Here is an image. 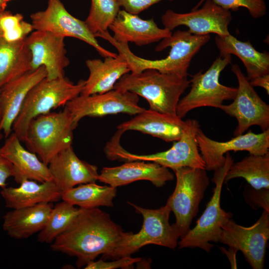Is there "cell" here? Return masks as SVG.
<instances>
[{
    "label": "cell",
    "instance_id": "1",
    "mask_svg": "<svg viewBox=\"0 0 269 269\" xmlns=\"http://www.w3.org/2000/svg\"><path fill=\"white\" fill-rule=\"evenodd\" d=\"M125 232L99 208H81L68 228L51 244L53 251L77 258V267L86 266L99 255L107 258Z\"/></svg>",
    "mask_w": 269,
    "mask_h": 269
},
{
    "label": "cell",
    "instance_id": "2",
    "mask_svg": "<svg viewBox=\"0 0 269 269\" xmlns=\"http://www.w3.org/2000/svg\"><path fill=\"white\" fill-rule=\"evenodd\" d=\"M105 38L126 60L131 73H138L150 69L161 73L187 76L191 60L209 41L210 35H196L188 30L176 31L171 36L162 39L156 46L155 50L157 52L170 47L167 56L158 60H149L136 56L130 49L128 44L118 43L110 34Z\"/></svg>",
    "mask_w": 269,
    "mask_h": 269
},
{
    "label": "cell",
    "instance_id": "3",
    "mask_svg": "<svg viewBox=\"0 0 269 269\" xmlns=\"http://www.w3.org/2000/svg\"><path fill=\"white\" fill-rule=\"evenodd\" d=\"M190 83L187 76L150 69L126 74L117 82L114 89L131 92L144 98L150 110L176 115L180 97Z\"/></svg>",
    "mask_w": 269,
    "mask_h": 269
},
{
    "label": "cell",
    "instance_id": "4",
    "mask_svg": "<svg viewBox=\"0 0 269 269\" xmlns=\"http://www.w3.org/2000/svg\"><path fill=\"white\" fill-rule=\"evenodd\" d=\"M185 123L180 138L173 141L172 146L165 151L151 154H133L121 146V135L116 133L107 142L105 147V154L110 160L153 162L172 170L183 167L205 169L196 140L200 124L195 119H188Z\"/></svg>",
    "mask_w": 269,
    "mask_h": 269
},
{
    "label": "cell",
    "instance_id": "5",
    "mask_svg": "<svg viewBox=\"0 0 269 269\" xmlns=\"http://www.w3.org/2000/svg\"><path fill=\"white\" fill-rule=\"evenodd\" d=\"M85 81L81 79L74 84L65 77L52 80L45 78L34 86L12 125L13 133L19 140H25L28 125L32 119L53 109L65 106L81 94Z\"/></svg>",
    "mask_w": 269,
    "mask_h": 269
},
{
    "label": "cell",
    "instance_id": "6",
    "mask_svg": "<svg viewBox=\"0 0 269 269\" xmlns=\"http://www.w3.org/2000/svg\"><path fill=\"white\" fill-rule=\"evenodd\" d=\"M74 126L65 107L59 112H49L32 119L24 142L29 151L47 165L59 152L72 146Z\"/></svg>",
    "mask_w": 269,
    "mask_h": 269
},
{
    "label": "cell",
    "instance_id": "7",
    "mask_svg": "<svg viewBox=\"0 0 269 269\" xmlns=\"http://www.w3.org/2000/svg\"><path fill=\"white\" fill-rule=\"evenodd\" d=\"M128 203L134 208L136 213L142 215L141 228L136 234L126 232L114 251L107 258L118 259L130 256L149 244L171 249L177 247L179 235L173 224H169V218L171 211L167 205L156 209H150Z\"/></svg>",
    "mask_w": 269,
    "mask_h": 269
},
{
    "label": "cell",
    "instance_id": "8",
    "mask_svg": "<svg viewBox=\"0 0 269 269\" xmlns=\"http://www.w3.org/2000/svg\"><path fill=\"white\" fill-rule=\"evenodd\" d=\"M222 166L214 170L212 181L215 184L213 195L194 228L190 229L177 245L179 249L198 248L207 253L211 252L214 245L218 243L223 226L233 215L221 206V196L226 175L234 159L229 152L225 154Z\"/></svg>",
    "mask_w": 269,
    "mask_h": 269
},
{
    "label": "cell",
    "instance_id": "9",
    "mask_svg": "<svg viewBox=\"0 0 269 269\" xmlns=\"http://www.w3.org/2000/svg\"><path fill=\"white\" fill-rule=\"evenodd\" d=\"M173 171L176 185L166 205L174 214L176 221L173 224L180 239L191 229L209 184V178L205 168L183 167Z\"/></svg>",
    "mask_w": 269,
    "mask_h": 269
},
{
    "label": "cell",
    "instance_id": "10",
    "mask_svg": "<svg viewBox=\"0 0 269 269\" xmlns=\"http://www.w3.org/2000/svg\"><path fill=\"white\" fill-rule=\"evenodd\" d=\"M231 55H220L205 72L201 71L192 76L191 88L189 93L179 100L176 115L184 117L193 109L204 107L220 108L225 101L233 100L237 88L221 84V72L231 63Z\"/></svg>",
    "mask_w": 269,
    "mask_h": 269
},
{
    "label": "cell",
    "instance_id": "11",
    "mask_svg": "<svg viewBox=\"0 0 269 269\" xmlns=\"http://www.w3.org/2000/svg\"><path fill=\"white\" fill-rule=\"evenodd\" d=\"M269 239V212L263 210L252 226L244 227L231 218L223 226L219 242L241 251L253 269H263Z\"/></svg>",
    "mask_w": 269,
    "mask_h": 269
},
{
    "label": "cell",
    "instance_id": "12",
    "mask_svg": "<svg viewBox=\"0 0 269 269\" xmlns=\"http://www.w3.org/2000/svg\"><path fill=\"white\" fill-rule=\"evenodd\" d=\"M34 30H44L55 35L81 40L93 47L102 57L117 56L101 46L85 21L71 15L61 0H48L46 8L30 15Z\"/></svg>",
    "mask_w": 269,
    "mask_h": 269
},
{
    "label": "cell",
    "instance_id": "13",
    "mask_svg": "<svg viewBox=\"0 0 269 269\" xmlns=\"http://www.w3.org/2000/svg\"><path fill=\"white\" fill-rule=\"evenodd\" d=\"M231 71L238 80L237 92L232 103L223 104L219 109L237 119L234 136L244 134L253 126L260 127L262 131L269 129V105L259 96L237 64L232 65Z\"/></svg>",
    "mask_w": 269,
    "mask_h": 269
},
{
    "label": "cell",
    "instance_id": "14",
    "mask_svg": "<svg viewBox=\"0 0 269 269\" xmlns=\"http://www.w3.org/2000/svg\"><path fill=\"white\" fill-rule=\"evenodd\" d=\"M138 96L129 91L113 89L88 96L79 95L65 107L69 112L74 126L85 117H103L125 113L136 115L145 109L138 105Z\"/></svg>",
    "mask_w": 269,
    "mask_h": 269
},
{
    "label": "cell",
    "instance_id": "15",
    "mask_svg": "<svg viewBox=\"0 0 269 269\" xmlns=\"http://www.w3.org/2000/svg\"><path fill=\"white\" fill-rule=\"evenodd\" d=\"M196 140L206 170H215L223 165L225 154L231 151H247L250 154L263 155L269 152V129L255 134L251 130L226 141L209 138L200 128Z\"/></svg>",
    "mask_w": 269,
    "mask_h": 269
},
{
    "label": "cell",
    "instance_id": "16",
    "mask_svg": "<svg viewBox=\"0 0 269 269\" xmlns=\"http://www.w3.org/2000/svg\"><path fill=\"white\" fill-rule=\"evenodd\" d=\"M232 20L231 11L216 4L212 0H206L199 9L187 13H177L168 9L161 16L164 28L172 31L184 25L188 31L196 35L215 33L218 36L230 34L229 26Z\"/></svg>",
    "mask_w": 269,
    "mask_h": 269
},
{
    "label": "cell",
    "instance_id": "17",
    "mask_svg": "<svg viewBox=\"0 0 269 269\" xmlns=\"http://www.w3.org/2000/svg\"><path fill=\"white\" fill-rule=\"evenodd\" d=\"M64 38L44 30L31 32L25 38L31 53V71L43 66L47 72V79L64 77V69L70 64L66 56Z\"/></svg>",
    "mask_w": 269,
    "mask_h": 269
},
{
    "label": "cell",
    "instance_id": "18",
    "mask_svg": "<svg viewBox=\"0 0 269 269\" xmlns=\"http://www.w3.org/2000/svg\"><path fill=\"white\" fill-rule=\"evenodd\" d=\"M46 77L45 68L42 66L0 88V132H2L6 138L11 134L13 123L29 91Z\"/></svg>",
    "mask_w": 269,
    "mask_h": 269
},
{
    "label": "cell",
    "instance_id": "19",
    "mask_svg": "<svg viewBox=\"0 0 269 269\" xmlns=\"http://www.w3.org/2000/svg\"><path fill=\"white\" fill-rule=\"evenodd\" d=\"M173 179L168 168L153 162L135 160L118 166L103 167L98 180L116 188L138 180H148L156 187H161Z\"/></svg>",
    "mask_w": 269,
    "mask_h": 269
},
{
    "label": "cell",
    "instance_id": "20",
    "mask_svg": "<svg viewBox=\"0 0 269 269\" xmlns=\"http://www.w3.org/2000/svg\"><path fill=\"white\" fill-rule=\"evenodd\" d=\"M52 181L63 192L81 184L96 182L98 167L80 159L70 146L56 154L48 164Z\"/></svg>",
    "mask_w": 269,
    "mask_h": 269
},
{
    "label": "cell",
    "instance_id": "21",
    "mask_svg": "<svg viewBox=\"0 0 269 269\" xmlns=\"http://www.w3.org/2000/svg\"><path fill=\"white\" fill-rule=\"evenodd\" d=\"M109 28L118 43L132 42L139 46L158 42L172 34L171 30L159 28L153 18L143 19L124 9L119 11Z\"/></svg>",
    "mask_w": 269,
    "mask_h": 269
},
{
    "label": "cell",
    "instance_id": "22",
    "mask_svg": "<svg viewBox=\"0 0 269 269\" xmlns=\"http://www.w3.org/2000/svg\"><path fill=\"white\" fill-rule=\"evenodd\" d=\"M0 154L8 160L13 167V177L19 184L25 180L39 182L52 181L48 165L34 153L26 150L13 133L0 147Z\"/></svg>",
    "mask_w": 269,
    "mask_h": 269
},
{
    "label": "cell",
    "instance_id": "23",
    "mask_svg": "<svg viewBox=\"0 0 269 269\" xmlns=\"http://www.w3.org/2000/svg\"><path fill=\"white\" fill-rule=\"evenodd\" d=\"M185 125V121L177 115L149 109L144 110L133 119L121 124L117 129L123 133L136 131L166 142H173L180 138Z\"/></svg>",
    "mask_w": 269,
    "mask_h": 269
},
{
    "label": "cell",
    "instance_id": "24",
    "mask_svg": "<svg viewBox=\"0 0 269 269\" xmlns=\"http://www.w3.org/2000/svg\"><path fill=\"white\" fill-rule=\"evenodd\" d=\"M86 64L89 75L80 94L84 96L113 90L117 82L130 72L126 60L119 54L115 57H107L104 61L100 59H88Z\"/></svg>",
    "mask_w": 269,
    "mask_h": 269
},
{
    "label": "cell",
    "instance_id": "25",
    "mask_svg": "<svg viewBox=\"0 0 269 269\" xmlns=\"http://www.w3.org/2000/svg\"><path fill=\"white\" fill-rule=\"evenodd\" d=\"M53 207L52 203L13 209L3 216L2 228L11 238L26 239L45 226Z\"/></svg>",
    "mask_w": 269,
    "mask_h": 269
},
{
    "label": "cell",
    "instance_id": "26",
    "mask_svg": "<svg viewBox=\"0 0 269 269\" xmlns=\"http://www.w3.org/2000/svg\"><path fill=\"white\" fill-rule=\"evenodd\" d=\"M5 207L18 209L42 203L58 201L62 192L52 181L39 182L25 180L17 187H4L0 192Z\"/></svg>",
    "mask_w": 269,
    "mask_h": 269
},
{
    "label": "cell",
    "instance_id": "27",
    "mask_svg": "<svg viewBox=\"0 0 269 269\" xmlns=\"http://www.w3.org/2000/svg\"><path fill=\"white\" fill-rule=\"evenodd\" d=\"M215 44L220 55L233 54L241 59L250 81L258 76L269 74V54L257 50L250 41H242L231 34L216 35Z\"/></svg>",
    "mask_w": 269,
    "mask_h": 269
},
{
    "label": "cell",
    "instance_id": "28",
    "mask_svg": "<svg viewBox=\"0 0 269 269\" xmlns=\"http://www.w3.org/2000/svg\"><path fill=\"white\" fill-rule=\"evenodd\" d=\"M31 62L25 39L11 42L0 36V88L31 71Z\"/></svg>",
    "mask_w": 269,
    "mask_h": 269
},
{
    "label": "cell",
    "instance_id": "29",
    "mask_svg": "<svg viewBox=\"0 0 269 269\" xmlns=\"http://www.w3.org/2000/svg\"><path fill=\"white\" fill-rule=\"evenodd\" d=\"M245 179L255 189L269 188V152L250 154L233 163L226 175L224 183L236 178Z\"/></svg>",
    "mask_w": 269,
    "mask_h": 269
},
{
    "label": "cell",
    "instance_id": "30",
    "mask_svg": "<svg viewBox=\"0 0 269 269\" xmlns=\"http://www.w3.org/2000/svg\"><path fill=\"white\" fill-rule=\"evenodd\" d=\"M116 194V187L91 182L79 184L63 192L61 199L83 209L100 206L112 207H113V200Z\"/></svg>",
    "mask_w": 269,
    "mask_h": 269
},
{
    "label": "cell",
    "instance_id": "31",
    "mask_svg": "<svg viewBox=\"0 0 269 269\" xmlns=\"http://www.w3.org/2000/svg\"><path fill=\"white\" fill-rule=\"evenodd\" d=\"M81 208L63 201L53 207L44 227L38 234L37 240L41 243L51 244L66 230L81 212Z\"/></svg>",
    "mask_w": 269,
    "mask_h": 269
},
{
    "label": "cell",
    "instance_id": "32",
    "mask_svg": "<svg viewBox=\"0 0 269 269\" xmlns=\"http://www.w3.org/2000/svg\"><path fill=\"white\" fill-rule=\"evenodd\" d=\"M120 7L116 0H91L89 13L84 21L89 30L94 36L107 31Z\"/></svg>",
    "mask_w": 269,
    "mask_h": 269
},
{
    "label": "cell",
    "instance_id": "33",
    "mask_svg": "<svg viewBox=\"0 0 269 269\" xmlns=\"http://www.w3.org/2000/svg\"><path fill=\"white\" fill-rule=\"evenodd\" d=\"M34 30L21 14L4 10L0 14V36L8 42L24 40Z\"/></svg>",
    "mask_w": 269,
    "mask_h": 269
},
{
    "label": "cell",
    "instance_id": "34",
    "mask_svg": "<svg viewBox=\"0 0 269 269\" xmlns=\"http://www.w3.org/2000/svg\"><path fill=\"white\" fill-rule=\"evenodd\" d=\"M201 0L193 9H197L203 1ZM221 7L229 10H236L243 7L247 8L254 18H258L265 15L267 7L265 0H212Z\"/></svg>",
    "mask_w": 269,
    "mask_h": 269
},
{
    "label": "cell",
    "instance_id": "35",
    "mask_svg": "<svg viewBox=\"0 0 269 269\" xmlns=\"http://www.w3.org/2000/svg\"><path fill=\"white\" fill-rule=\"evenodd\" d=\"M244 196L247 204L252 208H263L269 212V188L255 189L246 187L244 190Z\"/></svg>",
    "mask_w": 269,
    "mask_h": 269
},
{
    "label": "cell",
    "instance_id": "36",
    "mask_svg": "<svg viewBox=\"0 0 269 269\" xmlns=\"http://www.w3.org/2000/svg\"><path fill=\"white\" fill-rule=\"evenodd\" d=\"M142 261L140 258H132L126 256L115 259L111 262H105L100 260L88 263L85 267V269H115L118 268L127 269L133 267L134 264L139 263Z\"/></svg>",
    "mask_w": 269,
    "mask_h": 269
},
{
    "label": "cell",
    "instance_id": "37",
    "mask_svg": "<svg viewBox=\"0 0 269 269\" xmlns=\"http://www.w3.org/2000/svg\"><path fill=\"white\" fill-rule=\"evenodd\" d=\"M127 12L137 14L152 5L164 0H116ZM172 1L173 0H167Z\"/></svg>",
    "mask_w": 269,
    "mask_h": 269
},
{
    "label": "cell",
    "instance_id": "38",
    "mask_svg": "<svg viewBox=\"0 0 269 269\" xmlns=\"http://www.w3.org/2000/svg\"><path fill=\"white\" fill-rule=\"evenodd\" d=\"M14 174L12 164L0 154V187L2 189L6 186V181Z\"/></svg>",
    "mask_w": 269,
    "mask_h": 269
},
{
    "label": "cell",
    "instance_id": "39",
    "mask_svg": "<svg viewBox=\"0 0 269 269\" xmlns=\"http://www.w3.org/2000/svg\"><path fill=\"white\" fill-rule=\"evenodd\" d=\"M249 82L253 87H260L264 88L267 94L269 95V74L258 76L249 81Z\"/></svg>",
    "mask_w": 269,
    "mask_h": 269
},
{
    "label": "cell",
    "instance_id": "40",
    "mask_svg": "<svg viewBox=\"0 0 269 269\" xmlns=\"http://www.w3.org/2000/svg\"><path fill=\"white\" fill-rule=\"evenodd\" d=\"M7 6V3L5 2L3 0H0V9L2 10H5Z\"/></svg>",
    "mask_w": 269,
    "mask_h": 269
},
{
    "label": "cell",
    "instance_id": "41",
    "mask_svg": "<svg viewBox=\"0 0 269 269\" xmlns=\"http://www.w3.org/2000/svg\"><path fill=\"white\" fill-rule=\"evenodd\" d=\"M3 137V134H1V132H0V141L1 140V139Z\"/></svg>",
    "mask_w": 269,
    "mask_h": 269
},
{
    "label": "cell",
    "instance_id": "42",
    "mask_svg": "<svg viewBox=\"0 0 269 269\" xmlns=\"http://www.w3.org/2000/svg\"><path fill=\"white\" fill-rule=\"evenodd\" d=\"M5 2L7 3V2L12 0H3Z\"/></svg>",
    "mask_w": 269,
    "mask_h": 269
},
{
    "label": "cell",
    "instance_id": "43",
    "mask_svg": "<svg viewBox=\"0 0 269 269\" xmlns=\"http://www.w3.org/2000/svg\"><path fill=\"white\" fill-rule=\"evenodd\" d=\"M4 10H2L1 9H0V14H1V13Z\"/></svg>",
    "mask_w": 269,
    "mask_h": 269
}]
</instances>
